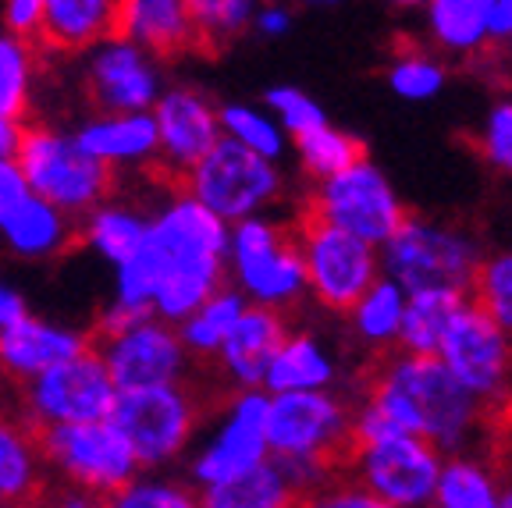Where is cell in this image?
I'll use <instances>...</instances> for the list:
<instances>
[{"instance_id": "1", "label": "cell", "mask_w": 512, "mask_h": 508, "mask_svg": "<svg viewBox=\"0 0 512 508\" xmlns=\"http://www.w3.org/2000/svg\"><path fill=\"white\" fill-rule=\"evenodd\" d=\"M491 420L495 413L466 395L434 356L392 352L363 374L360 398L352 402V448L409 434L441 455H459L491 437Z\"/></svg>"}, {"instance_id": "2", "label": "cell", "mask_w": 512, "mask_h": 508, "mask_svg": "<svg viewBox=\"0 0 512 508\" xmlns=\"http://www.w3.org/2000/svg\"><path fill=\"white\" fill-rule=\"evenodd\" d=\"M15 164L25 178V189L72 221H82L89 210L118 192V178L100 160L89 157L72 125L61 121H25Z\"/></svg>"}, {"instance_id": "3", "label": "cell", "mask_w": 512, "mask_h": 508, "mask_svg": "<svg viewBox=\"0 0 512 508\" xmlns=\"http://www.w3.org/2000/svg\"><path fill=\"white\" fill-rule=\"evenodd\" d=\"M210 413L214 405L207 398V384L203 377H192L182 384L118 395L111 423L121 430L143 473H168L189 455Z\"/></svg>"}, {"instance_id": "4", "label": "cell", "mask_w": 512, "mask_h": 508, "mask_svg": "<svg viewBox=\"0 0 512 508\" xmlns=\"http://www.w3.org/2000/svg\"><path fill=\"white\" fill-rule=\"evenodd\" d=\"M224 278L249 306L285 313L306 299V274L299 256L296 217L285 221L278 214L253 217L232 224Z\"/></svg>"}, {"instance_id": "5", "label": "cell", "mask_w": 512, "mask_h": 508, "mask_svg": "<svg viewBox=\"0 0 512 508\" xmlns=\"http://www.w3.org/2000/svg\"><path fill=\"white\" fill-rule=\"evenodd\" d=\"M377 260L381 278L399 285L406 295L448 292L466 299L484 253L466 228L406 214L402 228L377 249Z\"/></svg>"}, {"instance_id": "6", "label": "cell", "mask_w": 512, "mask_h": 508, "mask_svg": "<svg viewBox=\"0 0 512 508\" xmlns=\"http://www.w3.org/2000/svg\"><path fill=\"white\" fill-rule=\"evenodd\" d=\"M267 391H228L221 395V409L210 413V427L200 430L196 445L185 455V484L203 487L235 480L260 462L271 459L267 452Z\"/></svg>"}, {"instance_id": "7", "label": "cell", "mask_w": 512, "mask_h": 508, "mask_svg": "<svg viewBox=\"0 0 512 508\" xmlns=\"http://www.w3.org/2000/svg\"><path fill=\"white\" fill-rule=\"evenodd\" d=\"M36 441H40L50 484L72 487L93 498H114L121 487H128L143 473L128 441L111 420L43 430L36 434Z\"/></svg>"}, {"instance_id": "8", "label": "cell", "mask_w": 512, "mask_h": 508, "mask_svg": "<svg viewBox=\"0 0 512 508\" xmlns=\"http://www.w3.org/2000/svg\"><path fill=\"white\" fill-rule=\"evenodd\" d=\"M178 189L196 199L200 207H207L217 221L232 228V224L274 214V207L285 199V175L271 160L253 157L242 146L221 139L182 178Z\"/></svg>"}, {"instance_id": "9", "label": "cell", "mask_w": 512, "mask_h": 508, "mask_svg": "<svg viewBox=\"0 0 512 508\" xmlns=\"http://www.w3.org/2000/svg\"><path fill=\"white\" fill-rule=\"evenodd\" d=\"M299 214L331 224L374 249H381L406 221L399 192L370 157L356 160L328 182L310 185L299 203Z\"/></svg>"}, {"instance_id": "10", "label": "cell", "mask_w": 512, "mask_h": 508, "mask_svg": "<svg viewBox=\"0 0 512 508\" xmlns=\"http://www.w3.org/2000/svg\"><path fill=\"white\" fill-rule=\"evenodd\" d=\"M267 452L271 459L324 462L345 477L352 455V405L338 391L271 395Z\"/></svg>"}, {"instance_id": "11", "label": "cell", "mask_w": 512, "mask_h": 508, "mask_svg": "<svg viewBox=\"0 0 512 508\" xmlns=\"http://www.w3.org/2000/svg\"><path fill=\"white\" fill-rule=\"evenodd\" d=\"M114 402H118V391L104 363L93 349H86L82 356L22 384L15 395V416L32 434H43L54 427L111 420Z\"/></svg>"}, {"instance_id": "12", "label": "cell", "mask_w": 512, "mask_h": 508, "mask_svg": "<svg viewBox=\"0 0 512 508\" xmlns=\"http://www.w3.org/2000/svg\"><path fill=\"white\" fill-rule=\"evenodd\" d=\"M434 359L488 413L498 416L512 405V338L498 331L477 306L463 302L452 313Z\"/></svg>"}, {"instance_id": "13", "label": "cell", "mask_w": 512, "mask_h": 508, "mask_svg": "<svg viewBox=\"0 0 512 508\" xmlns=\"http://www.w3.org/2000/svg\"><path fill=\"white\" fill-rule=\"evenodd\" d=\"M296 239L303 256L306 295L328 313H349L363 292L381 278L377 249L324 221L296 214Z\"/></svg>"}, {"instance_id": "14", "label": "cell", "mask_w": 512, "mask_h": 508, "mask_svg": "<svg viewBox=\"0 0 512 508\" xmlns=\"http://www.w3.org/2000/svg\"><path fill=\"white\" fill-rule=\"evenodd\" d=\"M93 352L100 356L118 395L200 377V366L189 359L178 331L157 317H143L111 334H93Z\"/></svg>"}, {"instance_id": "15", "label": "cell", "mask_w": 512, "mask_h": 508, "mask_svg": "<svg viewBox=\"0 0 512 508\" xmlns=\"http://www.w3.org/2000/svg\"><path fill=\"white\" fill-rule=\"evenodd\" d=\"M445 455L420 437L395 434L356 445L345 462V477L388 508H431Z\"/></svg>"}, {"instance_id": "16", "label": "cell", "mask_w": 512, "mask_h": 508, "mask_svg": "<svg viewBox=\"0 0 512 508\" xmlns=\"http://www.w3.org/2000/svg\"><path fill=\"white\" fill-rule=\"evenodd\" d=\"M79 89L93 114H150L164 82V64L121 36L79 57Z\"/></svg>"}, {"instance_id": "17", "label": "cell", "mask_w": 512, "mask_h": 508, "mask_svg": "<svg viewBox=\"0 0 512 508\" xmlns=\"http://www.w3.org/2000/svg\"><path fill=\"white\" fill-rule=\"evenodd\" d=\"M157 128V167L153 175L168 189H178L182 178L221 143L214 96L200 86H168L150 111Z\"/></svg>"}, {"instance_id": "18", "label": "cell", "mask_w": 512, "mask_h": 508, "mask_svg": "<svg viewBox=\"0 0 512 508\" xmlns=\"http://www.w3.org/2000/svg\"><path fill=\"white\" fill-rule=\"evenodd\" d=\"M86 349H93V334L89 331L25 313L22 320L0 331V381L22 388L32 377L82 356Z\"/></svg>"}, {"instance_id": "19", "label": "cell", "mask_w": 512, "mask_h": 508, "mask_svg": "<svg viewBox=\"0 0 512 508\" xmlns=\"http://www.w3.org/2000/svg\"><path fill=\"white\" fill-rule=\"evenodd\" d=\"M288 331H292V324L285 313L246 306L239 324L232 327L221 352L214 356V374L224 395L228 391H264L267 366H271L274 352L281 349Z\"/></svg>"}, {"instance_id": "20", "label": "cell", "mask_w": 512, "mask_h": 508, "mask_svg": "<svg viewBox=\"0 0 512 508\" xmlns=\"http://www.w3.org/2000/svg\"><path fill=\"white\" fill-rule=\"evenodd\" d=\"M79 146L93 160L111 171H146L157 167V128L150 114H89L79 125H72Z\"/></svg>"}, {"instance_id": "21", "label": "cell", "mask_w": 512, "mask_h": 508, "mask_svg": "<svg viewBox=\"0 0 512 508\" xmlns=\"http://www.w3.org/2000/svg\"><path fill=\"white\" fill-rule=\"evenodd\" d=\"M0 239L18 260L43 263L57 260L68 249H75V221L43 203L40 196L22 192V196L0 203Z\"/></svg>"}, {"instance_id": "22", "label": "cell", "mask_w": 512, "mask_h": 508, "mask_svg": "<svg viewBox=\"0 0 512 508\" xmlns=\"http://www.w3.org/2000/svg\"><path fill=\"white\" fill-rule=\"evenodd\" d=\"M121 40L150 54L153 61H171L196 50L189 0H118V32Z\"/></svg>"}, {"instance_id": "23", "label": "cell", "mask_w": 512, "mask_h": 508, "mask_svg": "<svg viewBox=\"0 0 512 508\" xmlns=\"http://www.w3.org/2000/svg\"><path fill=\"white\" fill-rule=\"evenodd\" d=\"M118 32V0H43L40 54L82 57Z\"/></svg>"}, {"instance_id": "24", "label": "cell", "mask_w": 512, "mask_h": 508, "mask_svg": "<svg viewBox=\"0 0 512 508\" xmlns=\"http://www.w3.org/2000/svg\"><path fill=\"white\" fill-rule=\"evenodd\" d=\"M146 231H150V207L114 192L100 207L89 210L82 221H75V242L100 260H107L111 267H121L143 249Z\"/></svg>"}, {"instance_id": "25", "label": "cell", "mask_w": 512, "mask_h": 508, "mask_svg": "<svg viewBox=\"0 0 512 508\" xmlns=\"http://www.w3.org/2000/svg\"><path fill=\"white\" fill-rule=\"evenodd\" d=\"M47 487L50 477L36 434L15 409L0 405V508H36Z\"/></svg>"}, {"instance_id": "26", "label": "cell", "mask_w": 512, "mask_h": 508, "mask_svg": "<svg viewBox=\"0 0 512 508\" xmlns=\"http://www.w3.org/2000/svg\"><path fill=\"white\" fill-rule=\"evenodd\" d=\"M338 359L317 331H288L281 349L267 366L264 391L267 395H310V391H335Z\"/></svg>"}, {"instance_id": "27", "label": "cell", "mask_w": 512, "mask_h": 508, "mask_svg": "<svg viewBox=\"0 0 512 508\" xmlns=\"http://www.w3.org/2000/svg\"><path fill=\"white\" fill-rule=\"evenodd\" d=\"M406 313V292L388 278H377L367 292L356 299L345 320H349L352 342L367 349L374 359L392 356L399 349V327Z\"/></svg>"}, {"instance_id": "28", "label": "cell", "mask_w": 512, "mask_h": 508, "mask_svg": "<svg viewBox=\"0 0 512 508\" xmlns=\"http://www.w3.org/2000/svg\"><path fill=\"white\" fill-rule=\"evenodd\" d=\"M424 22L441 61L445 57L470 61V57L488 54L491 40L484 25V0H431L424 8Z\"/></svg>"}, {"instance_id": "29", "label": "cell", "mask_w": 512, "mask_h": 508, "mask_svg": "<svg viewBox=\"0 0 512 508\" xmlns=\"http://www.w3.org/2000/svg\"><path fill=\"white\" fill-rule=\"evenodd\" d=\"M431 508H502V480L491 455H445Z\"/></svg>"}, {"instance_id": "30", "label": "cell", "mask_w": 512, "mask_h": 508, "mask_svg": "<svg viewBox=\"0 0 512 508\" xmlns=\"http://www.w3.org/2000/svg\"><path fill=\"white\" fill-rule=\"evenodd\" d=\"M196 494H200V508H292L299 501V494L292 491L274 459L260 462L235 480L203 487Z\"/></svg>"}, {"instance_id": "31", "label": "cell", "mask_w": 512, "mask_h": 508, "mask_svg": "<svg viewBox=\"0 0 512 508\" xmlns=\"http://www.w3.org/2000/svg\"><path fill=\"white\" fill-rule=\"evenodd\" d=\"M249 302L235 292L232 285H224L221 292H214L200 310L185 317L182 324L175 327L178 338H182L185 352L196 366L200 363H214V356L221 352L224 338L232 334V327L239 324V317L246 313Z\"/></svg>"}, {"instance_id": "32", "label": "cell", "mask_w": 512, "mask_h": 508, "mask_svg": "<svg viewBox=\"0 0 512 508\" xmlns=\"http://www.w3.org/2000/svg\"><path fill=\"white\" fill-rule=\"evenodd\" d=\"M292 150H296L299 171L310 185L328 182V178L342 175L345 167H352L356 160L367 157V146L360 143V135L345 132V128H335L328 121L317 132H306L299 139H292Z\"/></svg>"}, {"instance_id": "33", "label": "cell", "mask_w": 512, "mask_h": 508, "mask_svg": "<svg viewBox=\"0 0 512 508\" xmlns=\"http://www.w3.org/2000/svg\"><path fill=\"white\" fill-rule=\"evenodd\" d=\"M463 302H466L463 295H448V292L406 295V313H402L399 349L395 352H406V356H434L448 320H452V313H456Z\"/></svg>"}, {"instance_id": "34", "label": "cell", "mask_w": 512, "mask_h": 508, "mask_svg": "<svg viewBox=\"0 0 512 508\" xmlns=\"http://www.w3.org/2000/svg\"><path fill=\"white\" fill-rule=\"evenodd\" d=\"M36 79H40V47L15 40L0 29V114L4 118L29 121Z\"/></svg>"}, {"instance_id": "35", "label": "cell", "mask_w": 512, "mask_h": 508, "mask_svg": "<svg viewBox=\"0 0 512 508\" xmlns=\"http://www.w3.org/2000/svg\"><path fill=\"white\" fill-rule=\"evenodd\" d=\"M217 121H221V139L242 146L253 157H264L278 164L288 150V135L278 128V121L253 104H217Z\"/></svg>"}, {"instance_id": "36", "label": "cell", "mask_w": 512, "mask_h": 508, "mask_svg": "<svg viewBox=\"0 0 512 508\" xmlns=\"http://www.w3.org/2000/svg\"><path fill=\"white\" fill-rule=\"evenodd\" d=\"M256 4L249 0H189L192 29H196V50L200 54H221L242 40L253 25Z\"/></svg>"}, {"instance_id": "37", "label": "cell", "mask_w": 512, "mask_h": 508, "mask_svg": "<svg viewBox=\"0 0 512 508\" xmlns=\"http://www.w3.org/2000/svg\"><path fill=\"white\" fill-rule=\"evenodd\" d=\"M384 79H388V86H392L395 96H402V100H409V104H424V100H434V96L445 89L448 64L441 61L434 50L402 47V50H395Z\"/></svg>"}, {"instance_id": "38", "label": "cell", "mask_w": 512, "mask_h": 508, "mask_svg": "<svg viewBox=\"0 0 512 508\" xmlns=\"http://www.w3.org/2000/svg\"><path fill=\"white\" fill-rule=\"evenodd\" d=\"M466 302L477 306L498 331L512 338V249H502V253H491L480 260Z\"/></svg>"}, {"instance_id": "39", "label": "cell", "mask_w": 512, "mask_h": 508, "mask_svg": "<svg viewBox=\"0 0 512 508\" xmlns=\"http://www.w3.org/2000/svg\"><path fill=\"white\" fill-rule=\"evenodd\" d=\"M107 508H200V494L171 473H139L132 484L107 498Z\"/></svg>"}, {"instance_id": "40", "label": "cell", "mask_w": 512, "mask_h": 508, "mask_svg": "<svg viewBox=\"0 0 512 508\" xmlns=\"http://www.w3.org/2000/svg\"><path fill=\"white\" fill-rule=\"evenodd\" d=\"M264 104H267L264 111L278 121V128L288 135V139H299V135L317 132V128L328 125V114H324V107H320L310 93H303V89H296V86L267 89Z\"/></svg>"}, {"instance_id": "41", "label": "cell", "mask_w": 512, "mask_h": 508, "mask_svg": "<svg viewBox=\"0 0 512 508\" xmlns=\"http://www.w3.org/2000/svg\"><path fill=\"white\" fill-rule=\"evenodd\" d=\"M473 146L491 171L512 178V96H498L488 107L477 135H473Z\"/></svg>"}, {"instance_id": "42", "label": "cell", "mask_w": 512, "mask_h": 508, "mask_svg": "<svg viewBox=\"0 0 512 508\" xmlns=\"http://www.w3.org/2000/svg\"><path fill=\"white\" fill-rule=\"evenodd\" d=\"M292 508H388V505H381L374 494L356 487L349 477H338L331 484L317 487V491L303 494Z\"/></svg>"}, {"instance_id": "43", "label": "cell", "mask_w": 512, "mask_h": 508, "mask_svg": "<svg viewBox=\"0 0 512 508\" xmlns=\"http://www.w3.org/2000/svg\"><path fill=\"white\" fill-rule=\"evenodd\" d=\"M43 25V0H4L0 4V29L15 40L36 43Z\"/></svg>"}, {"instance_id": "44", "label": "cell", "mask_w": 512, "mask_h": 508, "mask_svg": "<svg viewBox=\"0 0 512 508\" xmlns=\"http://www.w3.org/2000/svg\"><path fill=\"white\" fill-rule=\"evenodd\" d=\"M292 25H296V15H292L285 4H256L253 25H249V29H253L256 36H264V40H281V36L292 32Z\"/></svg>"}, {"instance_id": "45", "label": "cell", "mask_w": 512, "mask_h": 508, "mask_svg": "<svg viewBox=\"0 0 512 508\" xmlns=\"http://www.w3.org/2000/svg\"><path fill=\"white\" fill-rule=\"evenodd\" d=\"M484 25H488L491 47L512 43V0H484Z\"/></svg>"}, {"instance_id": "46", "label": "cell", "mask_w": 512, "mask_h": 508, "mask_svg": "<svg viewBox=\"0 0 512 508\" xmlns=\"http://www.w3.org/2000/svg\"><path fill=\"white\" fill-rule=\"evenodd\" d=\"M36 508H107V501L104 498H93V494L72 491V487L50 484L47 494H43Z\"/></svg>"}, {"instance_id": "47", "label": "cell", "mask_w": 512, "mask_h": 508, "mask_svg": "<svg viewBox=\"0 0 512 508\" xmlns=\"http://www.w3.org/2000/svg\"><path fill=\"white\" fill-rule=\"evenodd\" d=\"M25 313H29V302H25V295L18 292L15 285H8V281L0 278V331H4V327H11L15 320H22Z\"/></svg>"}, {"instance_id": "48", "label": "cell", "mask_w": 512, "mask_h": 508, "mask_svg": "<svg viewBox=\"0 0 512 508\" xmlns=\"http://www.w3.org/2000/svg\"><path fill=\"white\" fill-rule=\"evenodd\" d=\"M491 462H495L498 480H502V508H512V445L491 448Z\"/></svg>"}, {"instance_id": "49", "label": "cell", "mask_w": 512, "mask_h": 508, "mask_svg": "<svg viewBox=\"0 0 512 508\" xmlns=\"http://www.w3.org/2000/svg\"><path fill=\"white\" fill-rule=\"evenodd\" d=\"M22 192H29V189H25V178H22V171H18V164L15 160H0V203L22 196Z\"/></svg>"}, {"instance_id": "50", "label": "cell", "mask_w": 512, "mask_h": 508, "mask_svg": "<svg viewBox=\"0 0 512 508\" xmlns=\"http://www.w3.org/2000/svg\"><path fill=\"white\" fill-rule=\"evenodd\" d=\"M22 128H25V121L4 118V114H0V160H15L18 143H22Z\"/></svg>"}]
</instances>
